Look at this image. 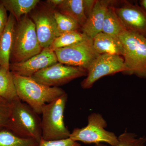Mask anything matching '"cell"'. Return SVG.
Wrapping results in <instances>:
<instances>
[{
    "instance_id": "cell-1",
    "label": "cell",
    "mask_w": 146,
    "mask_h": 146,
    "mask_svg": "<svg viewBox=\"0 0 146 146\" xmlns=\"http://www.w3.org/2000/svg\"><path fill=\"white\" fill-rule=\"evenodd\" d=\"M13 74L17 95L38 115L42 108L65 94L63 89L50 87L39 83L32 77L22 76Z\"/></svg>"
},
{
    "instance_id": "cell-2",
    "label": "cell",
    "mask_w": 146,
    "mask_h": 146,
    "mask_svg": "<svg viewBox=\"0 0 146 146\" xmlns=\"http://www.w3.org/2000/svg\"><path fill=\"white\" fill-rule=\"evenodd\" d=\"M11 103V113L5 129L20 138L33 139L39 143L42 131L38 114L19 99Z\"/></svg>"
},
{
    "instance_id": "cell-3",
    "label": "cell",
    "mask_w": 146,
    "mask_h": 146,
    "mask_svg": "<svg viewBox=\"0 0 146 146\" xmlns=\"http://www.w3.org/2000/svg\"><path fill=\"white\" fill-rule=\"evenodd\" d=\"M43 49L33 21L28 15L23 16L15 27L10 64L26 61L40 53Z\"/></svg>"
},
{
    "instance_id": "cell-4",
    "label": "cell",
    "mask_w": 146,
    "mask_h": 146,
    "mask_svg": "<svg viewBox=\"0 0 146 146\" xmlns=\"http://www.w3.org/2000/svg\"><path fill=\"white\" fill-rule=\"evenodd\" d=\"M119 38L123 49V73L146 79V37L126 30Z\"/></svg>"
},
{
    "instance_id": "cell-5",
    "label": "cell",
    "mask_w": 146,
    "mask_h": 146,
    "mask_svg": "<svg viewBox=\"0 0 146 146\" xmlns=\"http://www.w3.org/2000/svg\"><path fill=\"white\" fill-rule=\"evenodd\" d=\"M67 100L68 95L65 93L42 108L41 121L43 140L54 141L70 138L71 132L65 126L64 121Z\"/></svg>"
},
{
    "instance_id": "cell-6",
    "label": "cell",
    "mask_w": 146,
    "mask_h": 146,
    "mask_svg": "<svg viewBox=\"0 0 146 146\" xmlns=\"http://www.w3.org/2000/svg\"><path fill=\"white\" fill-rule=\"evenodd\" d=\"M86 126L74 129L70 138L73 141L85 144L106 143L115 146L119 143L118 137L113 132L106 130L107 122L99 113H91L88 116Z\"/></svg>"
},
{
    "instance_id": "cell-7",
    "label": "cell",
    "mask_w": 146,
    "mask_h": 146,
    "mask_svg": "<svg viewBox=\"0 0 146 146\" xmlns=\"http://www.w3.org/2000/svg\"><path fill=\"white\" fill-rule=\"evenodd\" d=\"M58 61L69 66L87 70L100 54L96 51L93 39L87 37L81 42L54 51Z\"/></svg>"
},
{
    "instance_id": "cell-8",
    "label": "cell",
    "mask_w": 146,
    "mask_h": 146,
    "mask_svg": "<svg viewBox=\"0 0 146 146\" xmlns=\"http://www.w3.org/2000/svg\"><path fill=\"white\" fill-rule=\"evenodd\" d=\"M125 71L123 56L118 55L100 54L86 70V77L81 82L83 89H89L100 78Z\"/></svg>"
},
{
    "instance_id": "cell-9",
    "label": "cell",
    "mask_w": 146,
    "mask_h": 146,
    "mask_svg": "<svg viewBox=\"0 0 146 146\" xmlns=\"http://www.w3.org/2000/svg\"><path fill=\"white\" fill-rule=\"evenodd\" d=\"M87 75L85 69L58 62L35 74L31 77L35 81L50 87H57Z\"/></svg>"
},
{
    "instance_id": "cell-10",
    "label": "cell",
    "mask_w": 146,
    "mask_h": 146,
    "mask_svg": "<svg viewBox=\"0 0 146 146\" xmlns=\"http://www.w3.org/2000/svg\"><path fill=\"white\" fill-rule=\"evenodd\" d=\"M31 11V18L35 25L37 38L42 49L49 48L60 34L53 14V9L47 5Z\"/></svg>"
},
{
    "instance_id": "cell-11",
    "label": "cell",
    "mask_w": 146,
    "mask_h": 146,
    "mask_svg": "<svg viewBox=\"0 0 146 146\" xmlns=\"http://www.w3.org/2000/svg\"><path fill=\"white\" fill-rule=\"evenodd\" d=\"M115 9L127 31L146 37V10L145 9L125 1L122 6L115 7Z\"/></svg>"
},
{
    "instance_id": "cell-12",
    "label": "cell",
    "mask_w": 146,
    "mask_h": 146,
    "mask_svg": "<svg viewBox=\"0 0 146 146\" xmlns=\"http://www.w3.org/2000/svg\"><path fill=\"white\" fill-rule=\"evenodd\" d=\"M54 52L49 48L43 49L40 53L21 63H10L11 72L22 76L31 77L35 73L58 63Z\"/></svg>"
},
{
    "instance_id": "cell-13",
    "label": "cell",
    "mask_w": 146,
    "mask_h": 146,
    "mask_svg": "<svg viewBox=\"0 0 146 146\" xmlns=\"http://www.w3.org/2000/svg\"><path fill=\"white\" fill-rule=\"evenodd\" d=\"M112 3V1H96L93 10L82 27V32L92 39L102 32L106 11Z\"/></svg>"
},
{
    "instance_id": "cell-14",
    "label": "cell",
    "mask_w": 146,
    "mask_h": 146,
    "mask_svg": "<svg viewBox=\"0 0 146 146\" xmlns=\"http://www.w3.org/2000/svg\"><path fill=\"white\" fill-rule=\"evenodd\" d=\"M16 24L17 21L14 16L9 14L5 29L0 37V65L6 69H9L11 54Z\"/></svg>"
},
{
    "instance_id": "cell-15",
    "label": "cell",
    "mask_w": 146,
    "mask_h": 146,
    "mask_svg": "<svg viewBox=\"0 0 146 146\" xmlns=\"http://www.w3.org/2000/svg\"><path fill=\"white\" fill-rule=\"evenodd\" d=\"M94 48L99 54L118 55L122 56L123 49L119 37L100 33L93 38Z\"/></svg>"
},
{
    "instance_id": "cell-16",
    "label": "cell",
    "mask_w": 146,
    "mask_h": 146,
    "mask_svg": "<svg viewBox=\"0 0 146 146\" xmlns=\"http://www.w3.org/2000/svg\"><path fill=\"white\" fill-rule=\"evenodd\" d=\"M39 0H1L7 11L18 22L24 16L31 13L40 3Z\"/></svg>"
},
{
    "instance_id": "cell-17",
    "label": "cell",
    "mask_w": 146,
    "mask_h": 146,
    "mask_svg": "<svg viewBox=\"0 0 146 146\" xmlns=\"http://www.w3.org/2000/svg\"><path fill=\"white\" fill-rule=\"evenodd\" d=\"M57 9L60 13L76 21L81 27L85 24L87 18L84 13L83 0H63Z\"/></svg>"
},
{
    "instance_id": "cell-18",
    "label": "cell",
    "mask_w": 146,
    "mask_h": 146,
    "mask_svg": "<svg viewBox=\"0 0 146 146\" xmlns=\"http://www.w3.org/2000/svg\"><path fill=\"white\" fill-rule=\"evenodd\" d=\"M0 97L9 102L18 99L13 74L9 69H0Z\"/></svg>"
},
{
    "instance_id": "cell-19",
    "label": "cell",
    "mask_w": 146,
    "mask_h": 146,
    "mask_svg": "<svg viewBox=\"0 0 146 146\" xmlns=\"http://www.w3.org/2000/svg\"><path fill=\"white\" fill-rule=\"evenodd\" d=\"M126 30L123 24L115 12V7L111 5L106 11L102 32L119 37Z\"/></svg>"
},
{
    "instance_id": "cell-20",
    "label": "cell",
    "mask_w": 146,
    "mask_h": 146,
    "mask_svg": "<svg viewBox=\"0 0 146 146\" xmlns=\"http://www.w3.org/2000/svg\"><path fill=\"white\" fill-rule=\"evenodd\" d=\"M88 37L82 32L74 31L65 33L56 38L49 47L54 51L58 49L65 48L78 43Z\"/></svg>"
},
{
    "instance_id": "cell-21",
    "label": "cell",
    "mask_w": 146,
    "mask_h": 146,
    "mask_svg": "<svg viewBox=\"0 0 146 146\" xmlns=\"http://www.w3.org/2000/svg\"><path fill=\"white\" fill-rule=\"evenodd\" d=\"M0 146H39L34 140L20 138L7 129L0 131Z\"/></svg>"
},
{
    "instance_id": "cell-22",
    "label": "cell",
    "mask_w": 146,
    "mask_h": 146,
    "mask_svg": "<svg viewBox=\"0 0 146 146\" xmlns=\"http://www.w3.org/2000/svg\"><path fill=\"white\" fill-rule=\"evenodd\" d=\"M53 14L60 35L65 33L79 31L80 29H81V27L78 23L56 9H53Z\"/></svg>"
},
{
    "instance_id": "cell-23",
    "label": "cell",
    "mask_w": 146,
    "mask_h": 146,
    "mask_svg": "<svg viewBox=\"0 0 146 146\" xmlns=\"http://www.w3.org/2000/svg\"><path fill=\"white\" fill-rule=\"evenodd\" d=\"M135 133L125 131L118 137L119 143L115 146H144L146 137L137 138ZM94 146H107L103 143L95 144Z\"/></svg>"
},
{
    "instance_id": "cell-24",
    "label": "cell",
    "mask_w": 146,
    "mask_h": 146,
    "mask_svg": "<svg viewBox=\"0 0 146 146\" xmlns=\"http://www.w3.org/2000/svg\"><path fill=\"white\" fill-rule=\"evenodd\" d=\"M11 103L0 97V131L6 127L11 113Z\"/></svg>"
},
{
    "instance_id": "cell-25",
    "label": "cell",
    "mask_w": 146,
    "mask_h": 146,
    "mask_svg": "<svg viewBox=\"0 0 146 146\" xmlns=\"http://www.w3.org/2000/svg\"><path fill=\"white\" fill-rule=\"evenodd\" d=\"M39 146H81V145L68 138L54 141H45L42 139L39 143Z\"/></svg>"
},
{
    "instance_id": "cell-26",
    "label": "cell",
    "mask_w": 146,
    "mask_h": 146,
    "mask_svg": "<svg viewBox=\"0 0 146 146\" xmlns=\"http://www.w3.org/2000/svg\"><path fill=\"white\" fill-rule=\"evenodd\" d=\"M8 18L7 10L0 2V37L5 29Z\"/></svg>"
},
{
    "instance_id": "cell-27",
    "label": "cell",
    "mask_w": 146,
    "mask_h": 146,
    "mask_svg": "<svg viewBox=\"0 0 146 146\" xmlns=\"http://www.w3.org/2000/svg\"><path fill=\"white\" fill-rule=\"evenodd\" d=\"M96 2L95 0H83L84 9L86 18L93 10Z\"/></svg>"
},
{
    "instance_id": "cell-28",
    "label": "cell",
    "mask_w": 146,
    "mask_h": 146,
    "mask_svg": "<svg viewBox=\"0 0 146 146\" xmlns=\"http://www.w3.org/2000/svg\"><path fill=\"white\" fill-rule=\"evenodd\" d=\"M63 1V0H48L47 1L46 5L53 9H56Z\"/></svg>"
},
{
    "instance_id": "cell-29",
    "label": "cell",
    "mask_w": 146,
    "mask_h": 146,
    "mask_svg": "<svg viewBox=\"0 0 146 146\" xmlns=\"http://www.w3.org/2000/svg\"><path fill=\"white\" fill-rule=\"evenodd\" d=\"M140 4L141 5V6L146 10V0H142L140 1Z\"/></svg>"
},
{
    "instance_id": "cell-30",
    "label": "cell",
    "mask_w": 146,
    "mask_h": 146,
    "mask_svg": "<svg viewBox=\"0 0 146 146\" xmlns=\"http://www.w3.org/2000/svg\"><path fill=\"white\" fill-rule=\"evenodd\" d=\"M1 65H0V69H1Z\"/></svg>"
}]
</instances>
